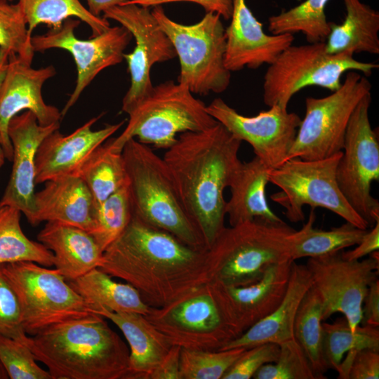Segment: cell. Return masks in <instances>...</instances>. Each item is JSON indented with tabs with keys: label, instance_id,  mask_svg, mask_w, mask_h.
<instances>
[{
	"label": "cell",
	"instance_id": "484cf974",
	"mask_svg": "<svg viewBox=\"0 0 379 379\" xmlns=\"http://www.w3.org/2000/svg\"><path fill=\"white\" fill-rule=\"evenodd\" d=\"M95 313L114 324L128 343L127 379H149L172 345L142 314L104 309Z\"/></svg>",
	"mask_w": 379,
	"mask_h": 379
},
{
	"label": "cell",
	"instance_id": "8fae6325",
	"mask_svg": "<svg viewBox=\"0 0 379 379\" xmlns=\"http://www.w3.org/2000/svg\"><path fill=\"white\" fill-rule=\"evenodd\" d=\"M371 91L364 74L349 71L340 86L323 98L305 99L301 120L288 159L317 160L342 152L350 119L361 98Z\"/></svg>",
	"mask_w": 379,
	"mask_h": 379
},
{
	"label": "cell",
	"instance_id": "ffe728a7",
	"mask_svg": "<svg viewBox=\"0 0 379 379\" xmlns=\"http://www.w3.org/2000/svg\"><path fill=\"white\" fill-rule=\"evenodd\" d=\"M59 128L60 122L48 126L39 124L30 111L18 114L8 124V133L13 148V166L0 204L18 209L30 224L34 214L36 152L44 139Z\"/></svg>",
	"mask_w": 379,
	"mask_h": 379
},
{
	"label": "cell",
	"instance_id": "cb8c5ba5",
	"mask_svg": "<svg viewBox=\"0 0 379 379\" xmlns=\"http://www.w3.org/2000/svg\"><path fill=\"white\" fill-rule=\"evenodd\" d=\"M312 285L311 276L306 265L294 261L287 289L279 305L269 315L219 350L236 347L248 349L267 343L279 345L293 339L296 313L303 297Z\"/></svg>",
	"mask_w": 379,
	"mask_h": 379
},
{
	"label": "cell",
	"instance_id": "681fc988",
	"mask_svg": "<svg viewBox=\"0 0 379 379\" xmlns=\"http://www.w3.org/2000/svg\"><path fill=\"white\" fill-rule=\"evenodd\" d=\"M88 11L95 16L100 17L107 9L114 6L122 5L128 0H86Z\"/></svg>",
	"mask_w": 379,
	"mask_h": 379
},
{
	"label": "cell",
	"instance_id": "836d02e7",
	"mask_svg": "<svg viewBox=\"0 0 379 379\" xmlns=\"http://www.w3.org/2000/svg\"><path fill=\"white\" fill-rule=\"evenodd\" d=\"M18 4L25 16L31 36L40 24L56 29L70 18H77L87 24L91 29L92 36L110 27L107 19L93 15L79 0H18Z\"/></svg>",
	"mask_w": 379,
	"mask_h": 379
},
{
	"label": "cell",
	"instance_id": "bcb514c9",
	"mask_svg": "<svg viewBox=\"0 0 379 379\" xmlns=\"http://www.w3.org/2000/svg\"><path fill=\"white\" fill-rule=\"evenodd\" d=\"M180 347L172 345L163 360L152 372L149 379H180Z\"/></svg>",
	"mask_w": 379,
	"mask_h": 379
},
{
	"label": "cell",
	"instance_id": "d6a6232c",
	"mask_svg": "<svg viewBox=\"0 0 379 379\" xmlns=\"http://www.w3.org/2000/svg\"><path fill=\"white\" fill-rule=\"evenodd\" d=\"M21 212L0 204V265L28 261L53 265V254L41 242L29 239L20 225Z\"/></svg>",
	"mask_w": 379,
	"mask_h": 379
},
{
	"label": "cell",
	"instance_id": "b9f144b4",
	"mask_svg": "<svg viewBox=\"0 0 379 379\" xmlns=\"http://www.w3.org/2000/svg\"><path fill=\"white\" fill-rule=\"evenodd\" d=\"M279 345L272 343L260 344L246 349L222 379H249L264 364L277 360Z\"/></svg>",
	"mask_w": 379,
	"mask_h": 379
},
{
	"label": "cell",
	"instance_id": "1f68e13d",
	"mask_svg": "<svg viewBox=\"0 0 379 379\" xmlns=\"http://www.w3.org/2000/svg\"><path fill=\"white\" fill-rule=\"evenodd\" d=\"M323 303L311 286L303 297L296 313L294 338L299 343L317 378H325L328 368L323 351Z\"/></svg>",
	"mask_w": 379,
	"mask_h": 379
},
{
	"label": "cell",
	"instance_id": "d6986e66",
	"mask_svg": "<svg viewBox=\"0 0 379 379\" xmlns=\"http://www.w3.org/2000/svg\"><path fill=\"white\" fill-rule=\"evenodd\" d=\"M293 262L288 259L273 265L260 279L249 285L209 283L225 323L236 338L279 305L287 289Z\"/></svg>",
	"mask_w": 379,
	"mask_h": 379
},
{
	"label": "cell",
	"instance_id": "8992f818",
	"mask_svg": "<svg viewBox=\"0 0 379 379\" xmlns=\"http://www.w3.org/2000/svg\"><path fill=\"white\" fill-rule=\"evenodd\" d=\"M128 115L122 133L109 140L111 147L117 152H122L131 138L167 149L177 140L178 133L204 131L218 123L204 102L196 98L185 84L173 81L154 86Z\"/></svg>",
	"mask_w": 379,
	"mask_h": 379
},
{
	"label": "cell",
	"instance_id": "7c38bea8",
	"mask_svg": "<svg viewBox=\"0 0 379 379\" xmlns=\"http://www.w3.org/2000/svg\"><path fill=\"white\" fill-rule=\"evenodd\" d=\"M371 102L370 92L352 114L335 172L340 191L369 227L379 220V202L371 193L372 182L379 180V143L369 120Z\"/></svg>",
	"mask_w": 379,
	"mask_h": 379
},
{
	"label": "cell",
	"instance_id": "f35d334b",
	"mask_svg": "<svg viewBox=\"0 0 379 379\" xmlns=\"http://www.w3.org/2000/svg\"><path fill=\"white\" fill-rule=\"evenodd\" d=\"M27 22L20 5L0 0V48L32 62L34 48Z\"/></svg>",
	"mask_w": 379,
	"mask_h": 379
},
{
	"label": "cell",
	"instance_id": "603a6c76",
	"mask_svg": "<svg viewBox=\"0 0 379 379\" xmlns=\"http://www.w3.org/2000/svg\"><path fill=\"white\" fill-rule=\"evenodd\" d=\"M34 214L31 225L58 222L90 232L95 204L92 194L77 175H65L48 180L35 192Z\"/></svg>",
	"mask_w": 379,
	"mask_h": 379
},
{
	"label": "cell",
	"instance_id": "ab89813d",
	"mask_svg": "<svg viewBox=\"0 0 379 379\" xmlns=\"http://www.w3.org/2000/svg\"><path fill=\"white\" fill-rule=\"evenodd\" d=\"M255 379H317L309 360L295 338L279 344L277 360L262 366Z\"/></svg>",
	"mask_w": 379,
	"mask_h": 379
},
{
	"label": "cell",
	"instance_id": "7dc6e473",
	"mask_svg": "<svg viewBox=\"0 0 379 379\" xmlns=\"http://www.w3.org/2000/svg\"><path fill=\"white\" fill-rule=\"evenodd\" d=\"M357 246L350 251H340L341 255L347 260H360L379 248V220L371 231H367Z\"/></svg>",
	"mask_w": 379,
	"mask_h": 379
},
{
	"label": "cell",
	"instance_id": "6da1fadb",
	"mask_svg": "<svg viewBox=\"0 0 379 379\" xmlns=\"http://www.w3.org/2000/svg\"><path fill=\"white\" fill-rule=\"evenodd\" d=\"M206 251L133 215L103 251L99 269L133 286L148 306L161 307L208 283Z\"/></svg>",
	"mask_w": 379,
	"mask_h": 379
},
{
	"label": "cell",
	"instance_id": "ba28073f",
	"mask_svg": "<svg viewBox=\"0 0 379 379\" xmlns=\"http://www.w3.org/2000/svg\"><path fill=\"white\" fill-rule=\"evenodd\" d=\"M374 62L357 60L350 54H329L324 42L291 44L270 65L264 75L265 104L287 109L292 97L301 89L317 86L333 92L341 85L345 72L357 71L369 77L378 68Z\"/></svg>",
	"mask_w": 379,
	"mask_h": 379
},
{
	"label": "cell",
	"instance_id": "f1b7e54d",
	"mask_svg": "<svg viewBox=\"0 0 379 379\" xmlns=\"http://www.w3.org/2000/svg\"><path fill=\"white\" fill-rule=\"evenodd\" d=\"M84 299L91 312L104 309L111 312H137L145 315L148 306L139 292L128 283H120L99 268L67 281Z\"/></svg>",
	"mask_w": 379,
	"mask_h": 379
},
{
	"label": "cell",
	"instance_id": "db71d44e",
	"mask_svg": "<svg viewBox=\"0 0 379 379\" xmlns=\"http://www.w3.org/2000/svg\"><path fill=\"white\" fill-rule=\"evenodd\" d=\"M7 1H12L13 0H7Z\"/></svg>",
	"mask_w": 379,
	"mask_h": 379
},
{
	"label": "cell",
	"instance_id": "d4e9b609",
	"mask_svg": "<svg viewBox=\"0 0 379 379\" xmlns=\"http://www.w3.org/2000/svg\"><path fill=\"white\" fill-rule=\"evenodd\" d=\"M37 239L53 254V265L66 281L74 280L102 262L103 251L87 231L58 222H46Z\"/></svg>",
	"mask_w": 379,
	"mask_h": 379
},
{
	"label": "cell",
	"instance_id": "f546056e",
	"mask_svg": "<svg viewBox=\"0 0 379 379\" xmlns=\"http://www.w3.org/2000/svg\"><path fill=\"white\" fill-rule=\"evenodd\" d=\"M314 210L311 209L309 219L302 228L292 234L290 257L294 261L328 255L356 246L368 231L347 222L329 230L315 228Z\"/></svg>",
	"mask_w": 379,
	"mask_h": 379
},
{
	"label": "cell",
	"instance_id": "e575fe53",
	"mask_svg": "<svg viewBox=\"0 0 379 379\" xmlns=\"http://www.w3.org/2000/svg\"><path fill=\"white\" fill-rule=\"evenodd\" d=\"M329 0H305L268 19L272 34L302 33L309 43L324 42L330 32L325 8Z\"/></svg>",
	"mask_w": 379,
	"mask_h": 379
},
{
	"label": "cell",
	"instance_id": "7bdbcfd3",
	"mask_svg": "<svg viewBox=\"0 0 379 379\" xmlns=\"http://www.w3.org/2000/svg\"><path fill=\"white\" fill-rule=\"evenodd\" d=\"M340 379H378L379 350H351L344 356L336 369Z\"/></svg>",
	"mask_w": 379,
	"mask_h": 379
},
{
	"label": "cell",
	"instance_id": "9c48e42d",
	"mask_svg": "<svg viewBox=\"0 0 379 379\" xmlns=\"http://www.w3.org/2000/svg\"><path fill=\"white\" fill-rule=\"evenodd\" d=\"M342 154L340 152L317 160L290 159L272 169L269 181L281 190L270 198L284 208L291 222L302 221L303 207L309 205L312 208L328 209L360 229L369 227L351 207L338 185L335 172Z\"/></svg>",
	"mask_w": 379,
	"mask_h": 379
},
{
	"label": "cell",
	"instance_id": "8d00e7d4",
	"mask_svg": "<svg viewBox=\"0 0 379 379\" xmlns=\"http://www.w3.org/2000/svg\"><path fill=\"white\" fill-rule=\"evenodd\" d=\"M133 215L128 182L95 208L89 233L102 251L121 234Z\"/></svg>",
	"mask_w": 379,
	"mask_h": 379
},
{
	"label": "cell",
	"instance_id": "3957f363",
	"mask_svg": "<svg viewBox=\"0 0 379 379\" xmlns=\"http://www.w3.org/2000/svg\"><path fill=\"white\" fill-rule=\"evenodd\" d=\"M20 341L53 379H127L129 349L100 314L53 325Z\"/></svg>",
	"mask_w": 379,
	"mask_h": 379
},
{
	"label": "cell",
	"instance_id": "f907efd6",
	"mask_svg": "<svg viewBox=\"0 0 379 379\" xmlns=\"http://www.w3.org/2000/svg\"><path fill=\"white\" fill-rule=\"evenodd\" d=\"M8 53L0 48V84L6 72L8 62Z\"/></svg>",
	"mask_w": 379,
	"mask_h": 379
},
{
	"label": "cell",
	"instance_id": "e0dca14e",
	"mask_svg": "<svg viewBox=\"0 0 379 379\" xmlns=\"http://www.w3.org/2000/svg\"><path fill=\"white\" fill-rule=\"evenodd\" d=\"M206 109L234 138L248 142L255 157L271 169L288 160L302 120L297 114L279 105L255 116H244L220 98L206 105Z\"/></svg>",
	"mask_w": 379,
	"mask_h": 379
},
{
	"label": "cell",
	"instance_id": "5bb4252c",
	"mask_svg": "<svg viewBox=\"0 0 379 379\" xmlns=\"http://www.w3.org/2000/svg\"><path fill=\"white\" fill-rule=\"evenodd\" d=\"M364 259L347 260L340 251L308 258L305 264L312 285L323 303V319L342 313L354 331L362 319L363 302L370 284L378 279L379 253Z\"/></svg>",
	"mask_w": 379,
	"mask_h": 379
},
{
	"label": "cell",
	"instance_id": "4316f807",
	"mask_svg": "<svg viewBox=\"0 0 379 379\" xmlns=\"http://www.w3.org/2000/svg\"><path fill=\"white\" fill-rule=\"evenodd\" d=\"M271 171L255 156L248 162H241L230 182L231 197L225 205L231 226L254 219L284 222L267 201L265 191Z\"/></svg>",
	"mask_w": 379,
	"mask_h": 379
},
{
	"label": "cell",
	"instance_id": "52a82bcc",
	"mask_svg": "<svg viewBox=\"0 0 379 379\" xmlns=\"http://www.w3.org/2000/svg\"><path fill=\"white\" fill-rule=\"evenodd\" d=\"M152 13L178 56V82L193 94L224 92L230 86L231 72L225 65V28L221 17L206 13L198 22L184 25L171 19L161 6H154Z\"/></svg>",
	"mask_w": 379,
	"mask_h": 379
},
{
	"label": "cell",
	"instance_id": "60d3db41",
	"mask_svg": "<svg viewBox=\"0 0 379 379\" xmlns=\"http://www.w3.org/2000/svg\"><path fill=\"white\" fill-rule=\"evenodd\" d=\"M0 361L11 379H53L23 342L0 333Z\"/></svg>",
	"mask_w": 379,
	"mask_h": 379
},
{
	"label": "cell",
	"instance_id": "d590c367",
	"mask_svg": "<svg viewBox=\"0 0 379 379\" xmlns=\"http://www.w3.org/2000/svg\"><path fill=\"white\" fill-rule=\"evenodd\" d=\"M323 351L328 368L336 371L345 354L351 350H379L378 326L360 325L352 331L345 317L333 323H322Z\"/></svg>",
	"mask_w": 379,
	"mask_h": 379
},
{
	"label": "cell",
	"instance_id": "ac0fdd59",
	"mask_svg": "<svg viewBox=\"0 0 379 379\" xmlns=\"http://www.w3.org/2000/svg\"><path fill=\"white\" fill-rule=\"evenodd\" d=\"M55 73L53 65L35 69L32 62L15 53L8 54L0 84V146L8 161H12L13 148L8 128L13 117L25 110L32 112L42 126L60 122L61 112L46 104L42 96L44 84Z\"/></svg>",
	"mask_w": 379,
	"mask_h": 379
},
{
	"label": "cell",
	"instance_id": "7a4b0ae2",
	"mask_svg": "<svg viewBox=\"0 0 379 379\" xmlns=\"http://www.w3.org/2000/svg\"><path fill=\"white\" fill-rule=\"evenodd\" d=\"M241 143L218 122L204 131L180 133L163 157L206 249L225 227L224 191L241 164L238 157Z\"/></svg>",
	"mask_w": 379,
	"mask_h": 379
},
{
	"label": "cell",
	"instance_id": "5b68a950",
	"mask_svg": "<svg viewBox=\"0 0 379 379\" xmlns=\"http://www.w3.org/2000/svg\"><path fill=\"white\" fill-rule=\"evenodd\" d=\"M133 215L163 230L187 246L206 250L204 240L186 213L163 159L135 138L122 149Z\"/></svg>",
	"mask_w": 379,
	"mask_h": 379
},
{
	"label": "cell",
	"instance_id": "9a60e30c",
	"mask_svg": "<svg viewBox=\"0 0 379 379\" xmlns=\"http://www.w3.org/2000/svg\"><path fill=\"white\" fill-rule=\"evenodd\" d=\"M103 18L117 21L135 39V46L124 54L131 76V85L122 100L121 109L128 114L153 89L152 67L177 56L175 50L149 7L127 4L111 7Z\"/></svg>",
	"mask_w": 379,
	"mask_h": 379
},
{
	"label": "cell",
	"instance_id": "44dd1931",
	"mask_svg": "<svg viewBox=\"0 0 379 379\" xmlns=\"http://www.w3.org/2000/svg\"><path fill=\"white\" fill-rule=\"evenodd\" d=\"M230 20L225 28V65L230 72L269 65L294 41L291 34H266L246 0H234Z\"/></svg>",
	"mask_w": 379,
	"mask_h": 379
},
{
	"label": "cell",
	"instance_id": "4dcf8cb0",
	"mask_svg": "<svg viewBox=\"0 0 379 379\" xmlns=\"http://www.w3.org/2000/svg\"><path fill=\"white\" fill-rule=\"evenodd\" d=\"M93 198L95 208L128 182L122 152L114 150L109 140L95 148L77 171Z\"/></svg>",
	"mask_w": 379,
	"mask_h": 379
},
{
	"label": "cell",
	"instance_id": "f5cc1de1",
	"mask_svg": "<svg viewBox=\"0 0 379 379\" xmlns=\"http://www.w3.org/2000/svg\"><path fill=\"white\" fill-rule=\"evenodd\" d=\"M4 152L2 151V149L0 146V168L2 166V165L4 164Z\"/></svg>",
	"mask_w": 379,
	"mask_h": 379
},
{
	"label": "cell",
	"instance_id": "7402d4cb",
	"mask_svg": "<svg viewBox=\"0 0 379 379\" xmlns=\"http://www.w3.org/2000/svg\"><path fill=\"white\" fill-rule=\"evenodd\" d=\"M100 117L91 119L69 135H63L57 129L44 139L36 154L35 184L62 176L77 175L91 153L124 124L122 121L99 130H92Z\"/></svg>",
	"mask_w": 379,
	"mask_h": 379
},
{
	"label": "cell",
	"instance_id": "4fadbf2b",
	"mask_svg": "<svg viewBox=\"0 0 379 379\" xmlns=\"http://www.w3.org/2000/svg\"><path fill=\"white\" fill-rule=\"evenodd\" d=\"M148 321L171 345L216 351L236 337L221 313L209 283L161 307H149Z\"/></svg>",
	"mask_w": 379,
	"mask_h": 379
},
{
	"label": "cell",
	"instance_id": "74e56055",
	"mask_svg": "<svg viewBox=\"0 0 379 379\" xmlns=\"http://www.w3.org/2000/svg\"><path fill=\"white\" fill-rule=\"evenodd\" d=\"M246 350L236 347L209 351L181 348L180 379H222Z\"/></svg>",
	"mask_w": 379,
	"mask_h": 379
},
{
	"label": "cell",
	"instance_id": "f6af8a7d",
	"mask_svg": "<svg viewBox=\"0 0 379 379\" xmlns=\"http://www.w3.org/2000/svg\"><path fill=\"white\" fill-rule=\"evenodd\" d=\"M180 1L197 4L201 6L206 13H216L226 20L231 18L234 3V0H128L124 4H132L149 8L164 4Z\"/></svg>",
	"mask_w": 379,
	"mask_h": 379
},
{
	"label": "cell",
	"instance_id": "83f0119b",
	"mask_svg": "<svg viewBox=\"0 0 379 379\" xmlns=\"http://www.w3.org/2000/svg\"><path fill=\"white\" fill-rule=\"evenodd\" d=\"M346 14L341 24L330 22L324 41L329 54H379V13L360 0H343Z\"/></svg>",
	"mask_w": 379,
	"mask_h": 379
},
{
	"label": "cell",
	"instance_id": "30bf717a",
	"mask_svg": "<svg viewBox=\"0 0 379 379\" xmlns=\"http://www.w3.org/2000/svg\"><path fill=\"white\" fill-rule=\"evenodd\" d=\"M1 268L17 296L28 335L93 313L56 269L28 261L3 264Z\"/></svg>",
	"mask_w": 379,
	"mask_h": 379
},
{
	"label": "cell",
	"instance_id": "277c9868",
	"mask_svg": "<svg viewBox=\"0 0 379 379\" xmlns=\"http://www.w3.org/2000/svg\"><path fill=\"white\" fill-rule=\"evenodd\" d=\"M294 231L285 222L260 219L225 227L206 251L208 283L243 286L258 281L273 265L291 259Z\"/></svg>",
	"mask_w": 379,
	"mask_h": 379
},
{
	"label": "cell",
	"instance_id": "ee69618b",
	"mask_svg": "<svg viewBox=\"0 0 379 379\" xmlns=\"http://www.w3.org/2000/svg\"><path fill=\"white\" fill-rule=\"evenodd\" d=\"M0 333L20 340L25 335L17 296L0 265Z\"/></svg>",
	"mask_w": 379,
	"mask_h": 379
},
{
	"label": "cell",
	"instance_id": "816d5d0a",
	"mask_svg": "<svg viewBox=\"0 0 379 379\" xmlns=\"http://www.w3.org/2000/svg\"><path fill=\"white\" fill-rule=\"evenodd\" d=\"M9 378L8 375L4 368L3 364L0 361V379H7Z\"/></svg>",
	"mask_w": 379,
	"mask_h": 379
},
{
	"label": "cell",
	"instance_id": "2e32d148",
	"mask_svg": "<svg viewBox=\"0 0 379 379\" xmlns=\"http://www.w3.org/2000/svg\"><path fill=\"white\" fill-rule=\"evenodd\" d=\"M79 20H65L56 29L51 28L44 34L32 36L34 51L44 52L51 48L68 51L73 57L77 72L76 85L61 111L62 117L77 102L84 89L103 69L116 65L124 60V51L132 35L124 27H109L102 33L87 40L78 39L74 30Z\"/></svg>",
	"mask_w": 379,
	"mask_h": 379
},
{
	"label": "cell",
	"instance_id": "c3c4849f",
	"mask_svg": "<svg viewBox=\"0 0 379 379\" xmlns=\"http://www.w3.org/2000/svg\"><path fill=\"white\" fill-rule=\"evenodd\" d=\"M362 307L361 324L379 326V280L373 281L367 291Z\"/></svg>",
	"mask_w": 379,
	"mask_h": 379
}]
</instances>
